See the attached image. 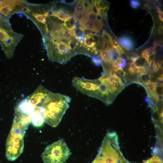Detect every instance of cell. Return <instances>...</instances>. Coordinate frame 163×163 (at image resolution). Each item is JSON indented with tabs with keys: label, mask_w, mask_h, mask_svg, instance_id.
I'll return each instance as SVG.
<instances>
[{
	"label": "cell",
	"mask_w": 163,
	"mask_h": 163,
	"mask_svg": "<svg viewBox=\"0 0 163 163\" xmlns=\"http://www.w3.org/2000/svg\"><path fill=\"white\" fill-rule=\"evenodd\" d=\"M157 9V12L158 13V17L159 19L162 22L163 21V13L160 8L158 7H156Z\"/></svg>",
	"instance_id": "cell-36"
},
{
	"label": "cell",
	"mask_w": 163,
	"mask_h": 163,
	"mask_svg": "<svg viewBox=\"0 0 163 163\" xmlns=\"http://www.w3.org/2000/svg\"><path fill=\"white\" fill-rule=\"evenodd\" d=\"M97 41L95 39L92 33H88L84 37V44L88 48L92 49L96 46Z\"/></svg>",
	"instance_id": "cell-14"
},
{
	"label": "cell",
	"mask_w": 163,
	"mask_h": 163,
	"mask_svg": "<svg viewBox=\"0 0 163 163\" xmlns=\"http://www.w3.org/2000/svg\"><path fill=\"white\" fill-rule=\"evenodd\" d=\"M53 46L47 51L49 60L62 64H65L76 55L66 43L62 41H55Z\"/></svg>",
	"instance_id": "cell-5"
},
{
	"label": "cell",
	"mask_w": 163,
	"mask_h": 163,
	"mask_svg": "<svg viewBox=\"0 0 163 163\" xmlns=\"http://www.w3.org/2000/svg\"><path fill=\"white\" fill-rule=\"evenodd\" d=\"M158 99L159 101H162L163 100V94L158 95Z\"/></svg>",
	"instance_id": "cell-49"
},
{
	"label": "cell",
	"mask_w": 163,
	"mask_h": 163,
	"mask_svg": "<svg viewBox=\"0 0 163 163\" xmlns=\"http://www.w3.org/2000/svg\"><path fill=\"white\" fill-rule=\"evenodd\" d=\"M70 101L68 96L51 92L40 105L43 110L44 122L52 127H57L69 108Z\"/></svg>",
	"instance_id": "cell-1"
},
{
	"label": "cell",
	"mask_w": 163,
	"mask_h": 163,
	"mask_svg": "<svg viewBox=\"0 0 163 163\" xmlns=\"http://www.w3.org/2000/svg\"><path fill=\"white\" fill-rule=\"evenodd\" d=\"M79 20L73 15H69L64 20L63 25L64 28L69 31H73L76 27Z\"/></svg>",
	"instance_id": "cell-12"
},
{
	"label": "cell",
	"mask_w": 163,
	"mask_h": 163,
	"mask_svg": "<svg viewBox=\"0 0 163 163\" xmlns=\"http://www.w3.org/2000/svg\"><path fill=\"white\" fill-rule=\"evenodd\" d=\"M153 46L155 49L156 48L158 47H160L162 48L163 46L162 43V41L159 40H156L154 42Z\"/></svg>",
	"instance_id": "cell-32"
},
{
	"label": "cell",
	"mask_w": 163,
	"mask_h": 163,
	"mask_svg": "<svg viewBox=\"0 0 163 163\" xmlns=\"http://www.w3.org/2000/svg\"><path fill=\"white\" fill-rule=\"evenodd\" d=\"M111 62L112 64V68L113 70L115 72H116L119 67L112 61H111Z\"/></svg>",
	"instance_id": "cell-40"
},
{
	"label": "cell",
	"mask_w": 163,
	"mask_h": 163,
	"mask_svg": "<svg viewBox=\"0 0 163 163\" xmlns=\"http://www.w3.org/2000/svg\"><path fill=\"white\" fill-rule=\"evenodd\" d=\"M75 37L81 43H84V41L85 29L81 26H76L73 31Z\"/></svg>",
	"instance_id": "cell-15"
},
{
	"label": "cell",
	"mask_w": 163,
	"mask_h": 163,
	"mask_svg": "<svg viewBox=\"0 0 163 163\" xmlns=\"http://www.w3.org/2000/svg\"><path fill=\"white\" fill-rule=\"evenodd\" d=\"M130 67H131L132 68H134V67H136L135 63L134 62L131 63L130 64Z\"/></svg>",
	"instance_id": "cell-50"
},
{
	"label": "cell",
	"mask_w": 163,
	"mask_h": 163,
	"mask_svg": "<svg viewBox=\"0 0 163 163\" xmlns=\"http://www.w3.org/2000/svg\"><path fill=\"white\" fill-rule=\"evenodd\" d=\"M51 92L41 85L32 94L26 98L34 107L39 106Z\"/></svg>",
	"instance_id": "cell-7"
},
{
	"label": "cell",
	"mask_w": 163,
	"mask_h": 163,
	"mask_svg": "<svg viewBox=\"0 0 163 163\" xmlns=\"http://www.w3.org/2000/svg\"><path fill=\"white\" fill-rule=\"evenodd\" d=\"M115 49L120 56L122 55L125 53L124 50L120 46Z\"/></svg>",
	"instance_id": "cell-33"
},
{
	"label": "cell",
	"mask_w": 163,
	"mask_h": 163,
	"mask_svg": "<svg viewBox=\"0 0 163 163\" xmlns=\"http://www.w3.org/2000/svg\"><path fill=\"white\" fill-rule=\"evenodd\" d=\"M71 154L67 144L61 139L48 146L41 157L44 163H64Z\"/></svg>",
	"instance_id": "cell-4"
},
{
	"label": "cell",
	"mask_w": 163,
	"mask_h": 163,
	"mask_svg": "<svg viewBox=\"0 0 163 163\" xmlns=\"http://www.w3.org/2000/svg\"><path fill=\"white\" fill-rule=\"evenodd\" d=\"M26 129L19 118L14 116L6 141V155L9 161L16 160L22 153L24 137Z\"/></svg>",
	"instance_id": "cell-2"
},
{
	"label": "cell",
	"mask_w": 163,
	"mask_h": 163,
	"mask_svg": "<svg viewBox=\"0 0 163 163\" xmlns=\"http://www.w3.org/2000/svg\"><path fill=\"white\" fill-rule=\"evenodd\" d=\"M79 25L85 29L89 30L96 33H99L100 32L96 29L93 22L88 21V20L79 24Z\"/></svg>",
	"instance_id": "cell-16"
},
{
	"label": "cell",
	"mask_w": 163,
	"mask_h": 163,
	"mask_svg": "<svg viewBox=\"0 0 163 163\" xmlns=\"http://www.w3.org/2000/svg\"><path fill=\"white\" fill-rule=\"evenodd\" d=\"M32 122L36 127L41 126L44 122L43 110L41 106L35 107V110L32 115Z\"/></svg>",
	"instance_id": "cell-10"
},
{
	"label": "cell",
	"mask_w": 163,
	"mask_h": 163,
	"mask_svg": "<svg viewBox=\"0 0 163 163\" xmlns=\"http://www.w3.org/2000/svg\"><path fill=\"white\" fill-rule=\"evenodd\" d=\"M55 12L56 17L63 21L65 20L69 15H70L67 14L64 11L61 9H58L55 11Z\"/></svg>",
	"instance_id": "cell-22"
},
{
	"label": "cell",
	"mask_w": 163,
	"mask_h": 163,
	"mask_svg": "<svg viewBox=\"0 0 163 163\" xmlns=\"http://www.w3.org/2000/svg\"><path fill=\"white\" fill-rule=\"evenodd\" d=\"M112 43L114 49H115L120 46L119 43L116 39H114L112 41Z\"/></svg>",
	"instance_id": "cell-38"
},
{
	"label": "cell",
	"mask_w": 163,
	"mask_h": 163,
	"mask_svg": "<svg viewBox=\"0 0 163 163\" xmlns=\"http://www.w3.org/2000/svg\"><path fill=\"white\" fill-rule=\"evenodd\" d=\"M148 93H152L156 91L157 88L155 82L151 81L145 84L144 85Z\"/></svg>",
	"instance_id": "cell-19"
},
{
	"label": "cell",
	"mask_w": 163,
	"mask_h": 163,
	"mask_svg": "<svg viewBox=\"0 0 163 163\" xmlns=\"http://www.w3.org/2000/svg\"><path fill=\"white\" fill-rule=\"evenodd\" d=\"M91 163H129L120 150L119 141L114 138H104L99 153Z\"/></svg>",
	"instance_id": "cell-3"
},
{
	"label": "cell",
	"mask_w": 163,
	"mask_h": 163,
	"mask_svg": "<svg viewBox=\"0 0 163 163\" xmlns=\"http://www.w3.org/2000/svg\"><path fill=\"white\" fill-rule=\"evenodd\" d=\"M13 35L12 33L8 30L0 29V43L7 40Z\"/></svg>",
	"instance_id": "cell-18"
},
{
	"label": "cell",
	"mask_w": 163,
	"mask_h": 163,
	"mask_svg": "<svg viewBox=\"0 0 163 163\" xmlns=\"http://www.w3.org/2000/svg\"><path fill=\"white\" fill-rule=\"evenodd\" d=\"M157 32L159 35H162L163 33L162 27V26H160L158 29Z\"/></svg>",
	"instance_id": "cell-47"
},
{
	"label": "cell",
	"mask_w": 163,
	"mask_h": 163,
	"mask_svg": "<svg viewBox=\"0 0 163 163\" xmlns=\"http://www.w3.org/2000/svg\"><path fill=\"white\" fill-rule=\"evenodd\" d=\"M62 34L63 40L67 41L69 40L72 37H74L73 31H69L65 28L62 31Z\"/></svg>",
	"instance_id": "cell-20"
},
{
	"label": "cell",
	"mask_w": 163,
	"mask_h": 163,
	"mask_svg": "<svg viewBox=\"0 0 163 163\" xmlns=\"http://www.w3.org/2000/svg\"><path fill=\"white\" fill-rule=\"evenodd\" d=\"M119 41L122 46L126 50L131 51L134 48V42L129 36L124 35L121 36L119 39Z\"/></svg>",
	"instance_id": "cell-11"
},
{
	"label": "cell",
	"mask_w": 163,
	"mask_h": 163,
	"mask_svg": "<svg viewBox=\"0 0 163 163\" xmlns=\"http://www.w3.org/2000/svg\"><path fill=\"white\" fill-rule=\"evenodd\" d=\"M130 5L131 7L133 9H137L139 8L140 7V2L137 1L132 0L130 1Z\"/></svg>",
	"instance_id": "cell-29"
},
{
	"label": "cell",
	"mask_w": 163,
	"mask_h": 163,
	"mask_svg": "<svg viewBox=\"0 0 163 163\" xmlns=\"http://www.w3.org/2000/svg\"><path fill=\"white\" fill-rule=\"evenodd\" d=\"M15 8L10 5L5 4L3 1H0V13L9 17L13 13Z\"/></svg>",
	"instance_id": "cell-13"
},
{
	"label": "cell",
	"mask_w": 163,
	"mask_h": 163,
	"mask_svg": "<svg viewBox=\"0 0 163 163\" xmlns=\"http://www.w3.org/2000/svg\"><path fill=\"white\" fill-rule=\"evenodd\" d=\"M142 163H163V161L159 155L154 153V154L151 158Z\"/></svg>",
	"instance_id": "cell-21"
},
{
	"label": "cell",
	"mask_w": 163,
	"mask_h": 163,
	"mask_svg": "<svg viewBox=\"0 0 163 163\" xmlns=\"http://www.w3.org/2000/svg\"><path fill=\"white\" fill-rule=\"evenodd\" d=\"M155 83L157 87L163 86V81L157 79V80Z\"/></svg>",
	"instance_id": "cell-41"
},
{
	"label": "cell",
	"mask_w": 163,
	"mask_h": 163,
	"mask_svg": "<svg viewBox=\"0 0 163 163\" xmlns=\"http://www.w3.org/2000/svg\"><path fill=\"white\" fill-rule=\"evenodd\" d=\"M77 3L75 8V12L73 14L75 16L83 14L85 12V8L83 4V1H78Z\"/></svg>",
	"instance_id": "cell-17"
},
{
	"label": "cell",
	"mask_w": 163,
	"mask_h": 163,
	"mask_svg": "<svg viewBox=\"0 0 163 163\" xmlns=\"http://www.w3.org/2000/svg\"><path fill=\"white\" fill-rule=\"evenodd\" d=\"M146 54L149 56H151L155 54L156 51L155 49L153 47H151L145 50Z\"/></svg>",
	"instance_id": "cell-31"
},
{
	"label": "cell",
	"mask_w": 163,
	"mask_h": 163,
	"mask_svg": "<svg viewBox=\"0 0 163 163\" xmlns=\"http://www.w3.org/2000/svg\"><path fill=\"white\" fill-rule=\"evenodd\" d=\"M158 68L162 70H163V60H159L156 63Z\"/></svg>",
	"instance_id": "cell-42"
},
{
	"label": "cell",
	"mask_w": 163,
	"mask_h": 163,
	"mask_svg": "<svg viewBox=\"0 0 163 163\" xmlns=\"http://www.w3.org/2000/svg\"><path fill=\"white\" fill-rule=\"evenodd\" d=\"M100 56L103 62H110L108 53L106 50H103L99 52Z\"/></svg>",
	"instance_id": "cell-25"
},
{
	"label": "cell",
	"mask_w": 163,
	"mask_h": 163,
	"mask_svg": "<svg viewBox=\"0 0 163 163\" xmlns=\"http://www.w3.org/2000/svg\"><path fill=\"white\" fill-rule=\"evenodd\" d=\"M151 66H152V69L151 70L152 72H157L159 70V69L156 63L155 62H154Z\"/></svg>",
	"instance_id": "cell-34"
},
{
	"label": "cell",
	"mask_w": 163,
	"mask_h": 163,
	"mask_svg": "<svg viewBox=\"0 0 163 163\" xmlns=\"http://www.w3.org/2000/svg\"><path fill=\"white\" fill-rule=\"evenodd\" d=\"M102 34V36L104 38L106 43H112V38L108 33L104 30Z\"/></svg>",
	"instance_id": "cell-27"
},
{
	"label": "cell",
	"mask_w": 163,
	"mask_h": 163,
	"mask_svg": "<svg viewBox=\"0 0 163 163\" xmlns=\"http://www.w3.org/2000/svg\"><path fill=\"white\" fill-rule=\"evenodd\" d=\"M72 83L73 86L82 93L100 100L102 94L100 91L101 82L99 79L91 80L75 77Z\"/></svg>",
	"instance_id": "cell-6"
},
{
	"label": "cell",
	"mask_w": 163,
	"mask_h": 163,
	"mask_svg": "<svg viewBox=\"0 0 163 163\" xmlns=\"http://www.w3.org/2000/svg\"><path fill=\"white\" fill-rule=\"evenodd\" d=\"M144 7L146 9L149 10H151L152 9L151 7L150 4L148 3H146L144 4Z\"/></svg>",
	"instance_id": "cell-44"
},
{
	"label": "cell",
	"mask_w": 163,
	"mask_h": 163,
	"mask_svg": "<svg viewBox=\"0 0 163 163\" xmlns=\"http://www.w3.org/2000/svg\"><path fill=\"white\" fill-rule=\"evenodd\" d=\"M140 57L138 55H134L130 57V59L133 62L136 63L139 59Z\"/></svg>",
	"instance_id": "cell-39"
},
{
	"label": "cell",
	"mask_w": 163,
	"mask_h": 163,
	"mask_svg": "<svg viewBox=\"0 0 163 163\" xmlns=\"http://www.w3.org/2000/svg\"><path fill=\"white\" fill-rule=\"evenodd\" d=\"M98 14L93 11L89 12L87 14L86 17L90 21L94 23L97 20Z\"/></svg>",
	"instance_id": "cell-24"
},
{
	"label": "cell",
	"mask_w": 163,
	"mask_h": 163,
	"mask_svg": "<svg viewBox=\"0 0 163 163\" xmlns=\"http://www.w3.org/2000/svg\"><path fill=\"white\" fill-rule=\"evenodd\" d=\"M120 80L122 83L124 85H125L126 84L127 81L125 78H121Z\"/></svg>",
	"instance_id": "cell-48"
},
{
	"label": "cell",
	"mask_w": 163,
	"mask_h": 163,
	"mask_svg": "<svg viewBox=\"0 0 163 163\" xmlns=\"http://www.w3.org/2000/svg\"><path fill=\"white\" fill-rule=\"evenodd\" d=\"M22 12L24 13L29 14L30 13L31 10L27 6H23L21 8Z\"/></svg>",
	"instance_id": "cell-35"
},
{
	"label": "cell",
	"mask_w": 163,
	"mask_h": 163,
	"mask_svg": "<svg viewBox=\"0 0 163 163\" xmlns=\"http://www.w3.org/2000/svg\"><path fill=\"white\" fill-rule=\"evenodd\" d=\"M115 72L118 77L121 78H123L126 76V72L122 68L120 67H119L118 70Z\"/></svg>",
	"instance_id": "cell-28"
},
{
	"label": "cell",
	"mask_w": 163,
	"mask_h": 163,
	"mask_svg": "<svg viewBox=\"0 0 163 163\" xmlns=\"http://www.w3.org/2000/svg\"><path fill=\"white\" fill-rule=\"evenodd\" d=\"M35 107L32 105L25 98L17 105L14 110L27 116H31L35 110Z\"/></svg>",
	"instance_id": "cell-9"
},
{
	"label": "cell",
	"mask_w": 163,
	"mask_h": 163,
	"mask_svg": "<svg viewBox=\"0 0 163 163\" xmlns=\"http://www.w3.org/2000/svg\"><path fill=\"white\" fill-rule=\"evenodd\" d=\"M133 73L135 74V73H141V71L140 69H138L135 67L133 68Z\"/></svg>",
	"instance_id": "cell-45"
},
{
	"label": "cell",
	"mask_w": 163,
	"mask_h": 163,
	"mask_svg": "<svg viewBox=\"0 0 163 163\" xmlns=\"http://www.w3.org/2000/svg\"><path fill=\"white\" fill-rule=\"evenodd\" d=\"M92 57L93 61L96 65L99 66L102 65L103 61L99 55H93Z\"/></svg>",
	"instance_id": "cell-26"
},
{
	"label": "cell",
	"mask_w": 163,
	"mask_h": 163,
	"mask_svg": "<svg viewBox=\"0 0 163 163\" xmlns=\"http://www.w3.org/2000/svg\"><path fill=\"white\" fill-rule=\"evenodd\" d=\"M94 23L96 29L97 30L100 32L101 29L103 26V24L102 21L97 20Z\"/></svg>",
	"instance_id": "cell-30"
},
{
	"label": "cell",
	"mask_w": 163,
	"mask_h": 163,
	"mask_svg": "<svg viewBox=\"0 0 163 163\" xmlns=\"http://www.w3.org/2000/svg\"><path fill=\"white\" fill-rule=\"evenodd\" d=\"M142 57L145 59L147 63L149 62L150 59V56L148 55L146 53L145 50L143 51L142 53Z\"/></svg>",
	"instance_id": "cell-37"
},
{
	"label": "cell",
	"mask_w": 163,
	"mask_h": 163,
	"mask_svg": "<svg viewBox=\"0 0 163 163\" xmlns=\"http://www.w3.org/2000/svg\"><path fill=\"white\" fill-rule=\"evenodd\" d=\"M20 37L13 35L9 38L0 43L5 52L6 57L10 58L12 57L14 46L19 40Z\"/></svg>",
	"instance_id": "cell-8"
},
{
	"label": "cell",
	"mask_w": 163,
	"mask_h": 163,
	"mask_svg": "<svg viewBox=\"0 0 163 163\" xmlns=\"http://www.w3.org/2000/svg\"><path fill=\"white\" fill-rule=\"evenodd\" d=\"M118 85V83L117 82H115L112 83V86L115 91H116Z\"/></svg>",
	"instance_id": "cell-43"
},
{
	"label": "cell",
	"mask_w": 163,
	"mask_h": 163,
	"mask_svg": "<svg viewBox=\"0 0 163 163\" xmlns=\"http://www.w3.org/2000/svg\"><path fill=\"white\" fill-rule=\"evenodd\" d=\"M32 16L38 22L45 25L46 24V18L44 16L43 14H41L35 13L33 14Z\"/></svg>",
	"instance_id": "cell-23"
},
{
	"label": "cell",
	"mask_w": 163,
	"mask_h": 163,
	"mask_svg": "<svg viewBox=\"0 0 163 163\" xmlns=\"http://www.w3.org/2000/svg\"><path fill=\"white\" fill-rule=\"evenodd\" d=\"M109 80L110 83H112L116 82L115 79L113 77H111L110 76L109 78Z\"/></svg>",
	"instance_id": "cell-46"
}]
</instances>
